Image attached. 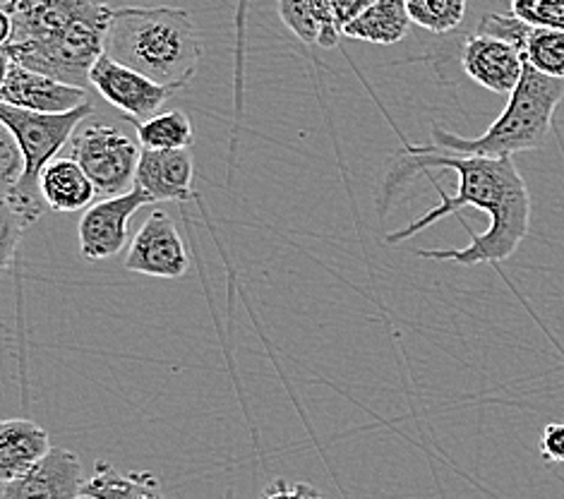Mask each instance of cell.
<instances>
[{
	"label": "cell",
	"mask_w": 564,
	"mask_h": 499,
	"mask_svg": "<svg viewBox=\"0 0 564 499\" xmlns=\"http://www.w3.org/2000/svg\"><path fill=\"white\" fill-rule=\"evenodd\" d=\"M541 456L547 464H564V423L545 425L541 435Z\"/></svg>",
	"instance_id": "26"
},
{
	"label": "cell",
	"mask_w": 564,
	"mask_h": 499,
	"mask_svg": "<svg viewBox=\"0 0 564 499\" xmlns=\"http://www.w3.org/2000/svg\"><path fill=\"white\" fill-rule=\"evenodd\" d=\"M147 205H156V202L138 185L126 195L94 202L79 219V254L91 262L113 258L130 240V219Z\"/></svg>",
	"instance_id": "6"
},
{
	"label": "cell",
	"mask_w": 564,
	"mask_h": 499,
	"mask_svg": "<svg viewBox=\"0 0 564 499\" xmlns=\"http://www.w3.org/2000/svg\"><path fill=\"white\" fill-rule=\"evenodd\" d=\"M135 130L142 150H191L195 142L193 123L178 109L156 113L150 120H142V123H135Z\"/></svg>",
	"instance_id": "18"
},
{
	"label": "cell",
	"mask_w": 564,
	"mask_h": 499,
	"mask_svg": "<svg viewBox=\"0 0 564 499\" xmlns=\"http://www.w3.org/2000/svg\"><path fill=\"white\" fill-rule=\"evenodd\" d=\"M140 152L128 134L104 123H89L70 140V156L104 197L126 195L135 187Z\"/></svg>",
	"instance_id": "5"
},
{
	"label": "cell",
	"mask_w": 564,
	"mask_h": 499,
	"mask_svg": "<svg viewBox=\"0 0 564 499\" xmlns=\"http://www.w3.org/2000/svg\"><path fill=\"white\" fill-rule=\"evenodd\" d=\"M85 482L79 456L70 449L53 447L24 476L3 482L0 499H79Z\"/></svg>",
	"instance_id": "10"
},
{
	"label": "cell",
	"mask_w": 564,
	"mask_h": 499,
	"mask_svg": "<svg viewBox=\"0 0 564 499\" xmlns=\"http://www.w3.org/2000/svg\"><path fill=\"white\" fill-rule=\"evenodd\" d=\"M372 3H378V0H325L329 15H332L334 24L341 30V34L346 26L351 24L356 18H360Z\"/></svg>",
	"instance_id": "25"
},
{
	"label": "cell",
	"mask_w": 564,
	"mask_h": 499,
	"mask_svg": "<svg viewBox=\"0 0 564 499\" xmlns=\"http://www.w3.org/2000/svg\"><path fill=\"white\" fill-rule=\"evenodd\" d=\"M106 53L159 85L185 87L197 73L203 46L183 8H113Z\"/></svg>",
	"instance_id": "3"
},
{
	"label": "cell",
	"mask_w": 564,
	"mask_h": 499,
	"mask_svg": "<svg viewBox=\"0 0 564 499\" xmlns=\"http://www.w3.org/2000/svg\"><path fill=\"white\" fill-rule=\"evenodd\" d=\"M413 24L406 0H378L344 30V39L368 44H399Z\"/></svg>",
	"instance_id": "15"
},
{
	"label": "cell",
	"mask_w": 564,
	"mask_h": 499,
	"mask_svg": "<svg viewBox=\"0 0 564 499\" xmlns=\"http://www.w3.org/2000/svg\"><path fill=\"white\" fill-rule=\"evenodd\" d=\"M24 175V156L20 144L8 128L0 132V193L15 187Z\"/></svg>",
	"instance_id": "23"
},
{
	"label": "cell",
	"mask_w": 564,
	"mask_h": 499,
	"mask_svg": "<svg viewBox=\"0 0 564 499\" xmlns=\"http://www.w3.org/2000/svg\"><path fill=\"white\" fill-rule=\"evenodd\" d=\"M521 53L539 73L564 79V30L531 26Z\"/></svg>",
	"instance_id": "19"
},
{
	"label": "cell",
	"mask_w": 564,
	"mask_h": 499,
	"mask_svg": "<svg viewBox=\"0 0 564 499\" xmlns=\"http://www.w3.org/2000/svg\"><path fill=\"white\" fill-rule=\"evenodd\" d=\"M195 161L187 150H142L135 185L154 202H185L193 197Z\"/></svg>",
	"instance_id": "12"
},
{
	"label": "cell",
	"mask_w": 564,
	"mask_h": 499,
	"mask_svg": "<svg viewBox=\"0 0 564 499\" xmlns=\"http://www.w3.org/2000/svg\"><path fill=\"white\" fill-rule=\"evenodd\" d=\"M0 12L10 22L6 61L75 87H91V67L106 53L113 20L106 0H6Z\"/></svg>",
	"instance_id": "2"
},
{
	"label": "cell",
	"mask_w": 564,
	"mask_h": 499,
	"mask_svg": "<svg viewBox=\"0 0 564 499\" xmlns=\"http://www.w3.org/2000/svg\"><path fill=\"white\" fill-rule=\"evenodd\" d=\"M89 83L106 101L132 118V123H142V120L156 116L169 97H173V91L181 89L154 83L147 75L113 61L109 53H104L97 65L91 67Z\"/></svg>",
	"instance_id": "7"
},
{
	"label": "cell",
	"mask_w": 564,
	"mask_h": 499,
	"mask_svg": "<svg viewBox=\"0 0 564 499\" xmlns=\"http://www.w3.org/2000/svg\"><path fill=\"white\" fill-rule=\"evenodd\" d=\"M562 99L564 79L547 77L527 61L521 83L509 94L505 111L480 138L466 140L435 123L433 132H430L433 134V144L404 142V150L488 159H505L519 152L541 150L550 138V130H553V118Z\"/></svg>",
	"instance_id": "4"
},
{
	"label": "cell",
	"mask_w": 564,
	"mask_h": 499,
	"mask_svg": "<svg viewBox=\"0 0 564 499\" xmlns=\"http://www.w3.org/2000/svg\"><path fill=\"white\" fill-rule=\"evenodd\" d=\"M260 499H325V495L311 482H289L279 478L272 485H267Z\"/></svg>",
	"instance_id": "24"
},
{
	"label": "cell",
	"mask_w": 564,
	"mask_h": 499,
	"mask_svg": "<svg viewBox=\"0 0 564 499\" xmlns=\"http://www.w3.org/2000/svg\"><path fill=\"white\" fill-rule=\"evenodd\" d=\"M462 65L476 85L509 97L521 83L527 58L514 44L502 42V39L471 34L462 51Z\"/></svg>",
	"instance_id": "11"
},
{
	"label": "cell",
	"mask_w": 564,
	"mask_h": 499,
	"mask_svg": "<svg viewBox=\"0 0 564 499\" xmlns=\"http://www.w3.org/2000/svg\"><path fill=\"white\" fill-rule=\"evenodd\" d=\"M79 499H94V497H87V495H83V497H79Z\"/></svg>",
	"instance_id": "27"
},
{
	"label": "cell",
	"mask_w": 564,
	"mask_h": 499,
	"mask_svg": "<svg viewBox=\"0 0 564 499\" xmlns=\"http://www.w3.org/2000/svg\"><path fill=\"white\" fill-rule=\"evenodd\" d=\"M51 437L42 425L10 417L0 425V480L10 482L32 470L51 452Z\"/></svg>",
	"instance_id": "13"
},
{
	"label": "cell",
	"mask_w": 564,
	"mask_h": 499,
	"mask_svg": "<svg viewBox=\"0 0 564 499\" xmlns=\"http://www.w3.org/2000/svg\"><path fill=\"white\" fill-rule=\"evenodd\" d=\"M42 195L48 209L70 214L89 209L99 193L73 156H58L42 173Z\"/></svg>",
	"instance_id": "14"
},
{
	"label": "cell",
	"mask_w": 564,
	"mask_h": 499,
	"mask_svg": "<svg viewBox=\"0 0 564 499\" xmlns=\"http://www.w3.org/2000/svg\"><path fill=\"white\" fill-rule=\"evenodd\" d=\"M529 32H531V24L519 20L517 15H497V12H488V15L478 22V30H476V34L495 36V39H502V42L514 44L519 51H523Z\"/></svg>",
	"instance_id": "22"
},
{
	"label": "cell",
	"mask_w": 564,
	"mask_h": 499,
	"mask_svg": "<svg viewBox=\"0 0 564 499\" xmlns=\"http://www.w3.org/2000/svg\"><path fill=\"white\" fill-rule=\"evenodd\" d=\"M512 15L531 26L564 30V0H512Z\"/></svg>",
	"instance_id": "21"
},
{
	"label": "cell",
	"mask_w": 564,
	"mask_h": 499,
	"mask_svg": "<svg viewBox=\"0 0 564 499\" xmlns=\"http://www.w3.org/2000/svg\"><path fill=\"white\" fill-rule=\"evenodd\" d=\"M87 89L61 83L56 77L34 73L3 58V83H0V104L18 106L34 113H68L85 106Z\"/></svg>",
	"instance_id": "9"
},
{
	"label": "cell",
	"mask_w": 564,
	"mask_h": 499,
	"mask_svg": "<svg viewBox=\"0 0 564 499\" xmlns=\"http://www.w3.org/2000/svg\"><path fill=\"white\" fill-rule=\"evenodd\" d=\"M126 269L156 279H181L187 274L191 260L185 242L164 209H154L130 240Z\"/></svg>",
	"instance_id": "8"
},
{
	"label": "cell",
	"mask_w": 564,
	"mask_h": 499,
	"mask_svg": "<svg viewBox=\"0 0 564 499\" xmlns=\"http://www.w3.org/2000/svg\"><path fill=\"white\" fill-rule=\"evenodd\" d=\"M413 24L433 34L456 30L466 18V0H406Z\"/></svg>",
	"instance_id": "20"
},
{
	"label": "cell",
	"mask_w": 564,
	"mask_h": 499,
	"mask_svg": "<svg viewBox=\"0 0 564 499\" xmlns=\"http://www.w3.org/2000/svg\"><path fill=\"white\" fill-rule=\"evenodd\" d=\"M399 166L389 171L382 183V214L389 207L401 187H404L413 175L425 169H449L459 175V191L456 195L440 193V205L427 209L421 219H415L401 231L389 234L384 240L389 246L404 242L413 236L423 234L425 228L437 224L440 219L459 214L464 207H476L490 217V226L486 234H471V242L466 248L456 250H415L419 258L425 260H449L464 267L474 264H497L509 260L519 250L521 240L529 236L531 228V193L527 181L514 164L512 156L488 159V156H452L435 152H399Z\"/></svg>",
	"instance_id": "1"
},
{
	"label": "cell",
	"mask_w": 564,
	"mask_h": 499,
	"mask_svg": "<svg viewBox=\"0 0 564 499\" xmlns=\"http://www.w3.org/2000/svg\"><path fill=\"white\" fill-rule=\"evenodd\" d=\"M279 18L305 44L334 48L344 39L325 0H279Z\"/></svg>",
	"instance_id": "17"
},
{
	"label": "cell",
	"mask_w": 564,
	"mask_h": 499,
	"mask_svg": "<svg viewBox=\"0 0 564 499\" xmlns=\"http://www.w3.org/2000/svg\"><path fill=\"white\" fill-rule=\"evenodd\" d=\"M83 495L94 499H166L154 474H147V470L120 474L106 462L94 464V474L87 478Z\"/></svg>",
	"instance_id": "16"
}]
</instances>
